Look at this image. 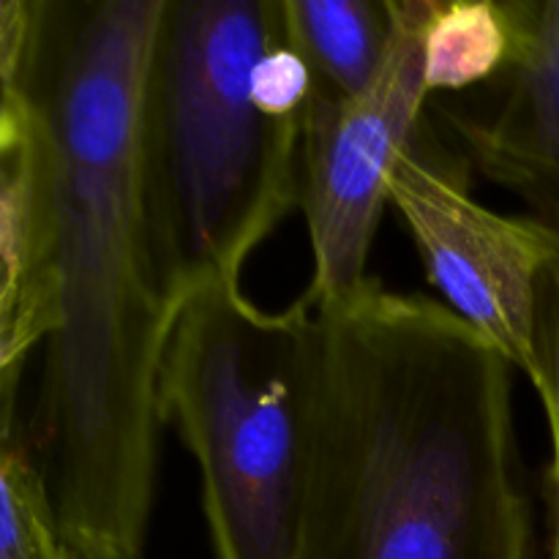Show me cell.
<instances>
[{"label": "cell", "mask_w": 559, "mask_h": 559, "mask_svg": "<svg viewBox=\"0 0 559 559\" xmlns=\"http://www.w3.org/2000/svg\"><path fill=\"white\" fill-rule=\"evenodd\" d=\"M164 0H0V87L52 140L55 331L27 435L71 559H147L158 364L175 311L153 276L140 118Z\"/></svg>", "instance_id": "cell-1"}, {"label": "cell", "mask_w": 559, "mask_h": 559, "mask_svg": "<svg viewBox=\"0 0 559 559\" xmlns=\"http://www.w3.org/2000/svg\"><path fill=\"white\" fill-rule=\"evenodd\" d=\"M314 338L300 559H533L513 366L377 276L314 306Z\"/></svg>", "instance_id": "cell-2"}, {"label": "cell", "mask_w": 559, "mask_h": 559, "mask_svg": "<svg viewBox=\"0 0 559 559\" xmlns=\"http://www.w3.org/2000/svg\"><path fill=\"white\" fill-rule=\"evenodd\" d=\"M284 36L282 0H164L140 118V200L153 276L173 311L240 282L257 246L300 205L304 120L251 96Z\"/></svg>", "instance_id": "cell-3"}, {"label": "cell", "mask_w": 559, "mask_h": 559, "mask_svg": "<svg viewBox=\"0 0 559 559\" xmlns=\"http://www.w3.org/2000/svg\"><path fill=\"white\" fill-rule=\"evenodd\" d=\"M314 306L251 304L240 282L178 306L158 409L194 456L216 559H300L311 486Z\"/></svg>", "instance_id": "cell-4"}, {"label": "cell", "mask_w": 559, "mask_h": 559, "mask_svg": "<svg viewBox=\"0 0 559 559\" xmlns=\"http://www.w3.org/2000/svg\"><path fill=\"white\" fill-rule=\"evenodd\" d=\"M435 0H391V41L374 80L358 96L314 91L304 118L300 211L311 240L306 304L353 293L369 276V254L388 205V175L420 136L426 25Z\"/></svg>", "instance_id": "cell-5"}, {"label": "cell", "mask_w": 559, "mask_h": 559, "mask_svg": "<svg viewBox=\"0 0 559 559\" xmlns=\"http://www.w3.org/2000/svg\"><path fill=\"white\" fill-rule=\"evenodd\" d=\"M388 205L409 229L431 287L513 369H533L535 295L559 257V238L530 218L480 205L467 175L424 134L388 175Z\"/></svg>", "instance_id": "cell-6"}, {"label": "cell", "mask_w": 559, "mask_h": 559, "mask_svg": "<svg viewBox=\"0 0 559 559\" xmlns=\"http://www.w3.org/2000/svg\"><path fill=\"white\" fill-rule=\"evenodd\" d=\"M511 60L489 93L445 109L469 167L559 238V0H506Z\"/></svg>", "instance_id": "cell-7"}, {"label": "cell", "mask_w": 559, "mask_h": 559, "mask_svg": "<svg viewBox=\"0 0 559 559\" xmlns=\"http://www.w3.org/2000/svg\"><path fill=\"white\" fill-rule=\"evenodd\" d=\"M52 140L27 93L0 87V396L3 431L16 424L27 358L55 331Z\"/></svg>", "instance_id": "cell-8"}, {"label": "cell", "mask_w": 559, "mask_h": 559, "mask_svg": "<svg viewBox=\"0 0 559 559\" xmlns=\"http://www.w3.org/2000/svg\"><path fill=\"white\" fill-rule=\"evenodd\" d=\"M284 36L311 66L317 91H366L391 41V0H282Z\"/></svg>", "instance_id": "cell-9"}, {"label": "cell", "mask_w": 559, "mask_h": 559, "mask_svg": "<svg viewBox=\"0 0 559 559\" xmlns=\"http://www.w3.org/2000/svg\"><path fill=\"white\" fill-rule=\"evenodd\" d=\"M511 49L506 0H435L426 25V87L459 93L491 82L508 66Z\"/></svg>", "instance_id": "cell-10"}, {"label": "cell", "mask_w": 559, "mask_h": 559, "mask_svg": "<svg viewBox=\"0 0 559 559\" xmlns=\"http://www.w3.org/2000/svg\"><path fill=\"white\" fill-rule=\"evenodd\" d=\"M0 440V559H71L22 420Z\"/></svg>", "instance_id": "cell-11"}, {"label": "cell", "mask_w": 559, "mask_h": 559, "mask_svg": "<svg viewBox=\"0 0 559 559\" xmlns=\"http://www.w3.org/2000/svg\"><path fill=\"white\" fill-rule=\"evenodd\" d=\"M530 382L544 404L551 435V544L549 559H559V257L544 271L535 295L533 369Z\"/></svg>", "instance_id": "cell-12"}, {"label": "cell", "mask_w": 559, "mask_h": 559, "mask_svg": "<svg viewBox=\"0 0 559 559\" xmlns=\"http://www.w3.org/2000/svg\"><path fill=\"white\" fill-rule=\"evenodd\" d=\"M314 91V71L306 63L304 55L287 41L267 49L251 76V96L257 107L271 118L304 120Z\"/></svg>", "instance_id": "cell-13"}]
</instances>
